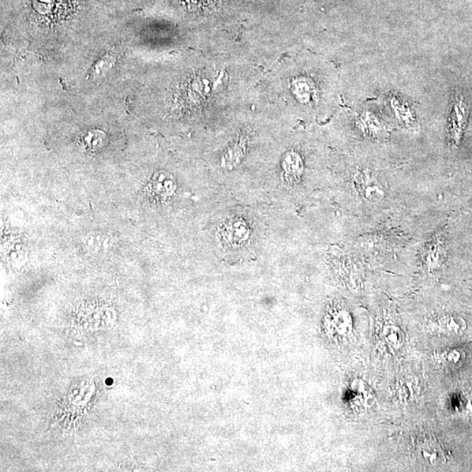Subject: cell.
I'll return each mask as SVG.
<instances>
[{"instance_id":"4fadbf2b","label":"cell","mask_w":472,"mask_h":472,"mask_svg":"<svg viewBox=\"0 0 472 472\" xmlns=\"http://www.w3.org/2000/svg\"><path fill=\"white\" fill-rule=\"evenodd\" d=\"M417 453L420 458L425 460L430 464L440 463L442 451L439 446L432 440H423L420 442L417 447Z\"/></svg>"},{"instance_id":"30bf717a","label":"cell","mask_w":472,"mask_h":472,"mask_svg":"<svg viewBox=\"0 0 472 472\" xmlns=\"http://www.w3.org/2000/svg\"><path fill=\"white\" fill-rule=\"evenodd\" d=\"M350 402L358 410L369 408L373 402V393L364 381L355 380L350 386Z\"/></svg>"},{"instance_id":"ba28073f","label":"cell","mask_w":472,"mask_h":472,"mask_svg":"<svg viewBox=\"0 0 472 472\" xmlns=\"http://www.w3.org/2000/svg\"><path fill=\"white\" fill-rule=\"evenodd\" d=\"M224 242L233 247H239L248 242L250 236L249 225L245 220L235 218L224 225L222 230Z\"/></svg>"},{"instance_id":"9c48e42d","label":"cell","mask_w":472,"mask_h":472,"mask_svg":"<svg viewBox=\"0 0 472 472\" xmlns=\"http://www.w3.org/2000/svg\"><path fill=\"white\" fill-rule=\"evenodd\" d=\"M432 331L445 336H461L466 331L467 324L463 318L445 314L432 323Z\"/></svg>"},{"instance_id":"52a82bcc","label":"cell","mask_w":472,"mask_h":472,"mask_svg":"<svg viewBox=\"0 0 472 472\" xmlns=\"http://www.w3.org/2000/svg\"><path fill=\"white\" fill-rule=\"evenodd\" d=\"M147 189V196L157 201H167L174 193V177L167 172H157L152 176Z\"/></svg>"},{"instance_id":"7a4b0ae2","label":"cell","mask_w":472,"mask_h":472,"mask_svg":"<svg viewBox=\"0 0 472 472\" xmlns=\"http://www.w3.org/2000/svg\"><path fill=\"white\" fill-rule=\"evenodd\" d=\"M353 183L356 193L363 201L376 203L387 196V186L373 171L362 169L355 172Z\"/></svg>"},{"instance_id":"8992f818","label":"cell","mask_w":472,"mask_h":472,"mask_svg":"<svg viewBox=\"0 0 472 472\" xmlns=\"http://www.w3.org/2000/svg\"><path fill=\"white\" fill-rule=\"evenodd\" d=\"M387 103L393 117L400 125L410 130L418 129L417 115L408 101L392 94L388 96Z\"/></svg>"},{"instance_id":"6da1fadb","label":"cell","mask_w":472,"mask_h":472,"mask_svg":"<svg viewBox=\"0 0 472 472\" xmlns=\"http://www.w3.org/2000/svg\"><path fill=\"white\" fill-rule=\"evenodd\" d=\"M469 114L470 106L466 97L462 93H456L453 96L447 123L448 143L451 147L458 148L462 143Z\"/></svg>"},{"instance_id":"3957f363","label":"cell","mask_w":472,"mask_h":472,"mask_svg":"<svg viewBox=\"0 0 472 472\" xmlns=\"http://www.w3.org/2000/svg\"><path fill=\"white\" fill-rule=\"evenodd\" d=\"M325 332L336 339L346 338L353 329V320L344 307L335 305L327 310L325 316Z\"/></svg>"},{"instance_id":"5bb4252c","label":"cell","mask_w":472,"mask_h":472,"mask_svg":"<svg viewBox=\"0 0 472 472\" xmlns=\"http://www.w3.org/2000/svg\"><path fill=\"white\" fill-rule=\"evenodd\" d=\"M382 339L393 350H399L405 342L402 330L395 325H386L382 331Z\"/></svg>"},{"instance_id":"277c9868","label":"cell","mask_w":472,"mask_h":472,"mask_svg":"<svg viewBox=\"0 0 472 472\" xmlns=\"http://www.w3.org/2000/svg\"><path fill=\"white\" fill-rule=\"evenodd\" d=\"M355 127L366 140L380 142L387 140L389 137L387 126L373 111H364L356 116Z\"/></svg>"},{"instance_id":"7c38bea8","label":"cell","mask_w":472,"mask_h":472,"mask_svg":"<svg viewBox=\"0 0 472 472\" xmlns=\"http://www.w3.org/2000/svg\"><path fill=\"white\" fill-rule=\"evenodd\" d=\"M283 170L288 181L298 182L303 172L301 156L295 152H288L283 160Z\"/></svg>"},{"instance_id":"9a60e30c","label":"cell","mask_w":472,"mask_h":472,"mask_svg":"<svg viewBox=\"0 0 472 472\" xmlns=\"http://www.w3.org/2000/svg\"><path fill=\"white\" fill-rule=\"evenodd\" d=\"M85 143L93 150H99L104 147L107 144V137L102 131L92 130L86 135Z\"/></svg>"},{"instance_id":"5b68a950","label":"cell","mask_w":472,"mask_h":472,"mask_svg":"<svg viewBox=\"0 0 472 472\" xmlns=\"http://www.w3.org/2000/svg\"><path fill=\"white\" fill-rule=\"evenodd\" d=\"M447 259V246L441 235H436L430 240L422 252V265L427 271L434 273L440 271Z\"/></svg>"},{"instance_id":"8fae6325","label":"cell","mask_w":472,"mask_h":472,"mask_svg":"<svg viewBox=\"0 0 472 472\" xmlns=\"http://www.w3.org/2000/svg\"><path fill=\"white\" fill-rule=\"evenodd\" d=\"M466 353L459 348H449L434 354L433 361L441 369H453L463 364Z\"/></svg>"}]
</instances>
